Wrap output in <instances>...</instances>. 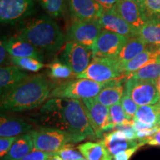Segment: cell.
Listing matches in <instances>:
<instances>
[{"instance_id": "6da1fadb", "label": "cell", "mask_w": 160, "mask_h": 160, "mask_svg": "<svg viewBox=\"0 0 160 160\" xmlns=\"http://www.w3.org/2000/svg\"><path fill=\"white\" fill-rule=\"evenodd\" d=\"M41 126L68 132L87 139L97 137L82 100L52 98L39 110Z\"/></svg>"}, {"instance_id": "7a4b0ae2", "label": "cell", "mask_w": 160, "mask_h": 160, "mask_svg": "<svg viewBox=\"0 0 160 160\" xmlns=\"http://www.w3.org/2000/svg\"><path fill=\"white\" fill-rule=\"evenodd\" d=\"M51 91V84L45 76H29L15 88L1 96V111L20 112L35 109L49 99Z\"/></svg>"}, {"instance_id": "3957f363", "label": "cell", "mask_w": 160, "mask_h": 160, "mask_svg": "<svg viewBox=\"0 0 160 160\" xmlns=\"http://www.w3.org/2000/svg\"><path fill=\"white\" fill-rule=\"evenodd\" d=\"M17 35L39 50L48 52L59 51L65 41L59 25L47 16L33 18L22 23Z\"/></svg>"}, {"instance_id": "277c9868", "label": "cell", "mask_w": 160, "mask_h": 160, "mask_svg": "<svg viewBox=\"0 0 160 160\" xmlns=\"http://www.w3.org/2000/svg\"><path fill=\"white\" fill-rule=\"evenodd\" d=\"M30 133L34 142V150L48 153L57 152L73 143L85 140L84 138L68 132L43 126Z\"/></svg>"}, {"instance_id": "5b68a950", "label": "cell", "mask_w": 160, "mask_h": 160, "mask_svg": "<svg viewBox=\"0 0 160 160\" xmlns=\"http://www.w3.org/2000/svg\"><path fill=\"white\" fill-rule=\"evenodd\" d=\"M110 82V81H109ZM107 82H97L88 79H78L64 82L56 85L50 93L49 99L62 98L83 100L90 98H95L99 94Z\"/></svg>"}, {"instance_id": "8992f818", "label": "cell", "mask_w": 160, "mask_h": 160, "mask_svg": "<svg viewBox=\"0 0 160 160\" xmlns=\"http://www.w3.org/2000/svg\"><path fill=\"white\" fill-rule=\"evenodd\" d=\"M123 75L122 67L117 59L95 57L93 58L88 67L76 77L104 83L119 79Z\"/></svg>"}, {"instance_id": "52a82bcc", "label": "cell", "mask_w": 160, "mask_h": 160, "mask_svg": "<svg viewBox=\"0 0 160 160\" xmlns=\"http://www.w3.org/2000/svg\"><path fill=\"white\" fill-rule=\"evenodd\" d=\"M125 93L139 106L155 105L160 102V92L157 81L129 77L125 81Z\"/></svg>"}, {"instance_id": "ba28073f", "label": "cell", "mask_w": 160, "mask_h": 160, "mask_svg": "<svg viewBox=\"0 0 160 160\" xmlns=\"http://www.w3.org/2000/svg\"><path fill=\"white\" fill-rule=\"evenodd\" d=\"M93 58L92 49L75 42L68 41L63 46L59 59L68 66L77 77L88 67Z\"/></svg>"}, {"instance_id": "9c48e42d", "label": "cell", "mask_w": 160, "mask_h": 160, "mask_svg": "<svg viewBox=\"0 0 160 160\" xmlns=\"http://www.w3.org/2000/svg\"><path fill=\"white\" fill-rule=\"evenodd\" d=\"M102 30L99 20L74 21L68 30L67 36L68 41L92 49Z\"/></svg>"}, {"instance_id": "30bf717a", "label": "cell", "mask_w": 160, "mask_h": 160, "mask_svg": "<svg viewBox=\"0 0 160 160\" xmlns=\"http://www.w3.org/2000/svg\"><path fill=\"white\" fill-rule=\"evenodd\" d=\"M37 0H0V21L15 24L29 17L34 11Z\"/></svg>"}, {"instance_id": "8fae6325", "label": "cell", "mask_w": 160, "mask_h": 160, "mask_svg": "<svg viewBox=\"0 0 160 160\" xmlns=\"http://www.w3.org/2000/svg\"><path fill=\"white\" fill-rule=\"evenodd\" d=\"M128 39L122 36L103 29L92 48L93 58L117 59Z\"/></svg>"}, {"instance_id": "7c38bea8", "label": "cell", "mask_w": 160, "mask_h": 160, "mask_svg": "<svg viewBox=\"0 0 160 160\" xmlns=\"http://www.w3.org/2000/svg\"><path fill=\"white\" fill-rule=\"evenodd\" d=\"M87 108L88 114L97 137H102L103 132L114 129L110 117V108L98 102L96 98L82 100Z\"/></svg>"}, {"instance_id": "4fadbf2b", "label": "cell", "mask_w": 160, "mask_h": 160, "mask_svg": "<svg viewBox=\"0 0 160 160\" xmlns=\"http://www.w3.org/2000/svg\"><path fill=\"white\" fill-rule=\"evenodd\" d=\"M67 5L73 22L99 20L105 11L97 0H67Z\"/></svg>"}, {"instance_id": "5bb4252c", "label": "cell", "mask_w": 160, "mask_h": 160, "mask_svg": "<svg viewBox=\"0 0 160 160\" xmlns=\"http://www.w3.org/2000/svg\"><path fill=\"white\" fill-rule=\"evenodd\" d=\"M115 11L137 31L148 22L138 0H119Z\"/></svg>"}, {"instance_id": "9a60e30c", "label": "cell", "mask_w": 160, "mask_h": 160, "mask_svg": "<svg viewBox=\"0 0 160 160\" xmlns=\"http://www.w3.org/2000/svg\"><path fill=\"white\" fill-rule=\"evenodd\" d=\"M99 22L102 29L113 32L128 39L137 36V31L120 17L115 11L114 7L108 11H104Z\"/></svg>"}, {"instance_id": "2e32d148", "label": "cell", "mask_w": 160, "mask_h": 160, "mask_svg": "<svg viewBox=\"0 0 160 160\" xmlns=\"http://www.w3.org/2000/svg\"><path fill=\"white\" fill-rule=\"evenodd\" d=\"M1 41L11 57H31L41 62L42 61V56L39 50L18 35L8 39H2Z\"/></svg>"}, {"instance_id": "e0dca14e", "label": "cell", "mask_w": 160, "mask_h": 160, "mask_svg": "<svg viewBox=\"0 0 160 160\" xmlns=\"http://www.w3.org/2000/svg\"><path fill=\"white\" fill-rule=\"evenodd\" d=\"M29 77L16 65L2 66L0 69V91L1 96L15 88Z\"/></svg>"}, {"instance_id": "ac0fdd59", "label": "cell", "mask_w": 160, "mask_h": 160, "mask_svg": "<svg viewBox=\"0 0 160 160\" xmlns=\"http://www.w3.org/2000/svg\"><path fill=\"white\" fill-rule=\"evenodd\" d=\"M0 137H13L25 134L33 131V126L25 120L1 113Z\"/></svg>"}, {"instance_id": "d6986e66", "label": "cell", "mask_w": 160, "mask_h": 160, "mask_svg": "<svg viewBox=\"0 0 160 160\" xmlns=\"http://www.w3.org/2000/svg\"><path fill=\"white\" fill-rule=\"evenodd\" d=\"M125 82L122 77L108 82L95 97L96 99L108 108L119 102L125 93Z\"/></svg>"}, {"instance_id": "ffe728a7", "label": "cell", "mask_w": 160, "mask_h": 160, "mask_svg": "<svg viewBox=\"0 0 160 160\" xmlns=\"http://www.w3.org/2000/svg\"><path fill=\"white\" fill-rule=\"evenodd\" d=\"M103 143L111 154L114 156L125 150L139 145V140H129L125 133L120 130H114L113 132L105 135Z\"/></svg>"}, {"instance_id": "44dd1931", "label": "cell", "mask_w": 160, "mask_h": 160, "mask_svg": "<svg viewBox=\"0 0 160 160\" xmlns=\"http://www.w3.org/2000/svg\"><path fill=\"white\" fill-rule=\"evenodd\" d=\"M34 150V142L31 133L20 135L2 160H22Z\"/></svg>"}, {"instance_id": "7402d4cb", "label": "cell", "mask_w": 160, "mask_h": 160, "mask_svg": "<svg viewBox=\"0 0 160 160\" xmlns=\"http://www.w3.org/2000/svg\"><path fill=\"white\" fill-rule=\"evenodd\" d=\"M148 45L139 36L128 39L123 48L117 58L120 65L123 66L147 48Z\"/></svg>"}, {"instance_id": "603a6c76", "label": "cell", "mask_w": 160, "mask_h": 160, "mask_svg": "<svg viewBox=\"0 0 160 160\" xmlns=\"http://www.w3.org/2000/svg\"><path fill=\"white\" fill-rule=\"evenodd\" d=\"M87 160H112L113 156L106 148L103 142H88L81 144L77 147Z\"/></svg>"}, {"instance_id": "cb8c5ba5", "label": "cell", "mask_w": 160, "mask_h": 160, "mask_svg": "<svg viewBox=\"0 0 160 160\" xmlns=\"http://www.w3.org/2000/svg\"><path fill=\"white\" fill-rule=\"evenodd\" d=\"M160 55V49L156 48L152 46H148L145 51L142 52L140 54L137 56L134 59L126 63L123 66L122 71L124 75H131V73L137 71L138 70L144 67L146 64L149 62L151 59Z\"/></svg>"}, {"instance_id": "d4e9b609", "label": "cell", "mask_w": 160, "mask_h": 160, "mask_svg": "<svg viewBox=\"0 0 160 160\" xmlns=\"http://www.w3.org/2000/svg\"><path fill=\"white\" fill-rule=\"evenodd\" d=\"M133 120L152 127H160V102L155 105L139 106Z\"/></svg>"}, {"instance_id": "484cf974", "label": "cell", "mask_w": 160, "mask_h": 160, "mask_svg": "<svg viewBox=\"0 0 160 160\" xmlns=\"http://www.w3.org/2000/svg\"><path fill=\"white\" fill-rule=\"evenodd\" d=\"M138 36L149 46L160 49V20H150L139 29Z\"/></svg>"}, {"instance_id": "4316f807", "label": "cell", "mask_w": 160, "mask_h": 160, "mask_svg": "<svg viewBox=\"0 0 160 160\" xmlns=\"http://www.w3.org/2000/svg\"><path fill=\"white\" fill-rule=\"evenodd\" d=\"M148 81H158L160 77V55L151 59L144 67L128 76V78Z\"/></svg>"}, {"instance_id": "83f0119b", "label": "cell", "mask_w": 160, "mask_h": 160, "mask_svg": "<svg viewBox=\"0 0 160 160\" xmlns=\"http://www.w3.org/2000/svg\"><path fill=\"white\" fill-rule=\"evenodd\" d=\"M51 18H59L63 14L67 0H37Z\"/></svg>"}, {"instance_id": "f1b7e54d", "label": "cell", "mask_w": 160, "mask_h": 160, "mask_svg": "<svg viewBox=\"0 0 160 160\" xmlns=\"http://www.w3.org/2000/svg\"><path fill=\"white\" fill-rule=\"evenodd\" d=\"M49 70V76L55 79H69L76 76L68 66L63 64L59 59H55L47 65Z\"/></svg>"}, {"instance_id": "f546056e", "label": "cell", "mask_w": 160, "mask_h": 160, "mask_svg": "<svg viewBox=\"0 0 160 160\" xmlns=\"http://www.w3.org/2000/svg\"><path fill=\"white\" fill-rule=\"evenodd\" d=\"M12 65L17 66L22 70L32 72H37L45 67L42 62L31 57H13L11 58Z\"/></svg>"}, {"instance_id": "4dcf8cb0", "label": "cell", "mask_w": 160, "mask_h": 160, "mask_svg": "<svg viewBox=\"0 0 160 160\" xmlns=\"http://www.w3.org/2000/svg\"><path fill=\"white\" fill-rule=\"evenodd\" d=\"M110 108V117L113 123L114 128L117 126L128 125L133 122V119H129L124 111L121 102H118L111 106Z\"/></svg>"}, {"instance_id": "1f68e13d", "label": "cell", "mask_w": 160, "mask_h": 160, "mask_svg": "<svg viewBox=\"0 0 160 160\" xmlns=\"http://www.w3.org/2000/svg\"><path fill=\"white\" fill-rule=\"evenodd\" d=\"M147 19L160 20V0H138Z\"/></svg>"}, {"instance_id": "d6a6232c", "label": "cell", "mask_w": 160, "mask_h": 160, "mask_svg": "<svg viewBox=\"0 0 160 160\" xmlns=\"http://www.w3.org/2000/svg\"><path fill=\"white\" fill-rule=\"evenodd\" d=\"M120 102L122 105V108L128 118L131 120L133 119L139 106L132 99V98L128 94L125 93H124Z\"/></svg>"}, {"instance_id": "836d02e7", "label": "cell", "mask_w": 160, "mask_h": 160, "mask_svg": "<svg viewBox=\"0 0 160 160\" xmlns=\"http://www.w3.org/2000/svg\"><path fill=\"white\" fill-rule=\"evenodd\" d=\"M71 147L72 145L55 152V153L62 160H82L85 158L79 150L72 148Z\"/></svg>"}, {"instance_id": "e575fe53", "label": "cell", "mask_w": 160, "mask_h": 160, "mask_svg": "<svg viewBox=\"0 0 160 160\" xmlns=\"http://www.w3.org/2000/svg\"><path fill=\"white\" fill-rule=\"evenodd\" d=\"M17 139V137L0 138V156L2 159L7 154Z\"/></svg>"}, {"instance_id": "d590c367", "label": "cell", "mask_w": 160, "mask_h": 160, "mask_svg": "<svg viewBox=\"0 0 160 160\" xmlns=\"http://www.w3.org/2000/svg\"><path fill=\"white\" fill-rule=\"evenodd\" d=\"M52 154L53 153H48V152L33 150L27 156H25L22 160H49Z\"/></svg>"}, {"instance_id": "8d00e7d4", "label": "cell", "mask_w": 160, "mask_h": 160, "mask_svg": "<svg viewBox=\"0 0 160 160\" xmlns=\"http://www.w3.org/2000/svg\"><path fill=\"white\" fill-rule=\"evenodd\" d=\"M142 146L143 145H142V144H140L139 145L136 146L134 148H131L119 152L117 154L113 156V160H129L131 159L132 156L134 154L137 150L139 149L140 147H142Z\"/></svg>"}, {"instance_id": "74e56055", "label": "cell", "mask_w": 160, "mask_h": 160, "mask_svg": "<svg viewBox=\"0 0 160 160\" xmlns=\"http://www.w3.org/2000/svg\"><path fill=\"white\" fill-rule=\"evenodd\" d=\"M11 58L12 57L6 50L2 42L1 41V43H0V62H1V65H4V66L12 65Z\"/></svg>"}, {"instance_id": "f35d334b", "label": "cell", "mask_w": 160, "mask_h": 160, "mask_svg": "<svg viewBox=\"0 0 160 160\" xmlns=\"http://www.w3.org/2000/svg\"><path fill=\"white\" fill-rule=\"evenodd\" d=\"M139 141L142 145H149L152 146H160V128L153 136L139 140Z\"/></svg>"}, {"instance_id": "ab89813d", "label": "cell", "mask_w": 160, "mask_h": 160, "mask_svg": "<svg viewBox=\"0 0 160 160\" xmlns=\"http://www.w3.org/2000/svg\"><path fill=\"white\" fill-rule=\"evenodd\" d=\"M97 1L102 6L105 11H108L117 5L119 0H97Z\"/></svg>"}, {"instance_id": "60d3db41", "label": "cell", "mask_w": 160, "mask_h": 160, "mask_svg": "<svg viewBox=\"0 0 160 160\" xmlns=\"http://www.w3.org/2000/svg\"><path fill=\"white\" fill-rule=\"evenodd\" d=\"M157 84H158V88H159V92H160V77L159 78V79H158Z\"/></svg>"}, {"instance_id": "b9f144b4", "label": "cell", "mask_w": 160, "mask_h": 160, "mask_svg": "<svg viewBox=\"0 0 160 160\" xmlns=\"http://www.w3.org/2000/svg\"><path fill=\"white\" fill-rule=\"evenodd\" d=\"M82 160H87V159H86L85 158H84V159H82Z\"/></svg>"}]
</instances>
